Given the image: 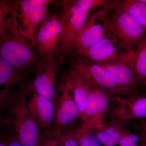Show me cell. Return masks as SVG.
<instances>
[{
    "mask_svg": "<svg viewBox=\"0 0 146 146\" xmlns=\"http://www.w3.org/2000/svg\"><path fill=\"white\" fill-rule=\"evenodd\" d=\"M63 133L56 129V132L48 136L42 137L38 146H64L63 139Z\"/></svg>",
    "mask_w": 146,
    "mask_h": 146,
    "instance_id": "obj_26",
    "label": "cell"
},
{
    "mask_svg": "<svg viewBox=\"0 0 146 146\" xmlns=\"http://www.w3.org/2000/svg\"><path fill=\"white\" fill-rule=\"evenodd\" d=\"M3 122V119L1 115V114H0V125L2 124Z\"/></svg>",
    "mask_w": 146,
    "mask_h": 146,
    "instance_id": "obj_31",
    "label": "cell"
},
{
    "mask_svg": "<svg viewBox=\"0 0 146 146\" xmlns=\"http://www.w3.org/2000/svg\"><path fill=\"white\" fill-rule=\"evenodd\" d=\"M114 39L106 35L99 42L86 49L74 52L72 56H81L97 64L112 61L125 52Z\"/></svg>",
    "mask_w": 146,
    "mask_h": 146,
    "instance_id": "obj_13",
    "label": "cell"
},
{
    "mask_svg": "<svg viewBox=\"0 0 146 146\" xmlns=\"http://www.w3.org/2000/svg\"><path fill=\"white\" fill-rule=\"evenodd\" d=\"M100 14L99 9L98 12L89 15L86 25L79 36L74 52L88 48L106 36L104 27L98 19Z\"/></svg>",
    "mask_w": 146,
    "mask_h": 146,
    "instance_id": "obj_16",
    "label": "cell"
},
{
    "mask_svg": "<svg viewBox=\"0 0 146 146\" xmlns=\"http://www.w3.org/2000/svg\"><path fill=\"white\" fill-rule=\"evenodd\" d=\"M63 33V23L58 13H48L35 36V46L40 58L58 57Z\"/></svg>",
    "mask_w": 146,
    "mask_h": 146,
    "instance_id": "obj_7",
    "label": "cell"
},
{
    "mask_svg": "<svg viewBox=\"0 0 146 146\" xmlns=\"http://www.w3.org/2000/svg\"><path fill=\"white\" fill-rule=\"evenodd\" d=\"M98 19L106 34L127 52L134 49L146 36V29L122 8L119 1L108 10L101 9Z\"/></svg>",
    "mask_w": 146,
    "mask_h": 146,
    "instance_id": "obj_3",
    "label": "cell"
},
{
    "mask_svg": "<svg viewBox=\"0 0 146 146\" xmlns=\"http://www.w3.org/2000/svg\"><path fill=\"white\" fill-rule=\"evenodd\" d=\"M70 67L97 86L117 96L127 98L138 94L120 85L104 67L82 56H72Z\"/></svg>",
    "mask_w": 146,
    "mask_h": 146,
    "instance_id": "obj_6",
    "label": "cell"
},
{
    "mask_svg": "<svg viewBox=\"0 0 146 146\" xmlns=\"http://www.w3.org/2000/svg\"><path fill=\"white\" fill-rule=\"evenodd\" d=\"M124 123L111 120L109 123H106L102 127L93 130L99 138L103 146H117L119 145L126 129Z\"/></svg>",
    "mask_w": 146,
    "mask_h": 146,
    "instance_id": "obj_17",
    "label": "cell"
},
{
    "mask_svg": "<svg viewBox=\"0 0 146 146\" xmlns=\"http://www.w3.org/2000/svg\"><path fill=\"white\" fill-rule=\"evenodd\" d=\"M128 52L134 72L142 86L146 87V36Z\"/></svg>",
    "mask_w": 146,
    "mask_h": 146,
    "instance_id": "obj_19",
    "label": "cell"
},
{
    "mask_svg": "<svg viewBox=\"0 0 146 146\" xmlns=\"http://www.w3.org/2000/svg\"><path fill=\"white\" fill-rule=\"evenodd\" d=\"M122 8L134 17L146 29V3L141 0L119 1Z\"/></svg>",
    "mask_w": 146,
    "mask_h": 146,
    "instance_id": "obj_21",
    "label": "cell"
},
{
    "mask_svg": "<svg viewBox=\"0 0 146 146\" xmlns=\"http://www.w3.org/2000/svg\"><path fill=\"white\" fill-rule=\"evenodd\" d=\"M119 104L108 118L125 123L132 119H146V93L139 94L125 99L119 97Z\"/></svg>",
    "mask_w": 146,
    "mask_h": 146,
    "instance_id": "obj_12",
    "label": "cell"
},
{
    "mask_svg": "<svg viewBox=\"0 0 146 146\" xmlns=\"http://www.w3.org/2000/svg\"><path fill=\"white\" fill-rule=\"evenodd\" d=\"M27 91L28 87L18 93L0 89V114L10 123L22 146H38L41 136L28 106Z\"/></svg>",
    "mask_w": 146,
    "mask_h": 146,
    "instance_id": "obj_1",
    "label": "cell"
},
{
    "mask_svg": "<svg viewBox=\"0 0 146 146\" xmlns=\"http://www.w3.org/2000/svg\"><path fill=\"white\" fill-rule=\"evenodd\" d=\"M136 125L142 133H146V119L141 120Z\"/></svg>",
    "mask_w": 146,
    "mask_h": 146,
    "instance_id": "obj_28",
    "label": "cell"
},
{
    "mask_svg": "<svg viewBox=\"0 0 146 146\" xmlns=\"http://www.w3.org/2000/svg\"><path fill=\"white\" fill-rule=\"evenodd\" d=\"M16 13L9 19L0 33V57L28 72L40 57L33 43L21 33Z\"/></svg>",
    "mask_w": 146,
    "mask_h": 146,
    "instance_id": "obj_2",
    "label": "cell"
},
{
    "mask_svg": "<svg viewBox=\"0 0 146 146\" xmlns=\"http://www.w3.org/2000/svg\"><path fill=\"white\" fill-rule=\"evenodd\" d=\"M2 125H0V146H7L5 140L2 133Z\"/></svg>",
    "mask_w": 146,
    "mask_h": 146,
    "instance_id": "obj_29",
    "label": "cell"
},
{
    "mask_svg": "<svg viewBox=\"0 0 146 146\" xmlns=\"http://www.w3.org/2000/svg\"><path fill=\"white\" fill-rule=\"evenodd\" d=\"M51 0H18L16 16L19 30L35 46L37 30L48 13Z\"/></svg>",
    "mask_w": 146,
    "mask_h": 146,
    "instance_id": "obj_8",
    "label": "cell"
},
{
    "mask_svg": "<svg viewBox=\"0 0 146 146\" xmlns=\"http://www.w3.org/2000/svg\"><path fill=\"white\" fill-rule=\"evenodd\" d=\"M29 87L32 93L27 102L29 110L38 125L42 129L48 128L54 123L55 106L51 101L36 94Z\"/></svg>",
    "mask_w": 146,
    "mask_h": 146,
    "instance_id": "obj_14",
    "label": "cell"
},
{
    "mask_svg": "<svg viewBox=\"0 0 146 146\" xmlns=\"http://www.w3.org/2000/svg\"><path fill=\"white\" fill-rule=\"evenodd\" d=\"M117 1L110 0H74L73 2L82 10L89 12L97 8L108 10L115 5Z\"/></svg>",
    "mask_w": 146,
    "mask_h": 146,
    "instance_id": "obj_23",
    "label": "cell"
},
{
    "mask_svg": "<svg viewBox=\"0 0 146 146\" xmlns=\"http://www.w3.org/2000/svg\"><path fill=\"white\" fill-rule=\"evenodd\" d=\"M59 3L60 9L58 13L63 22V33L58 57L63 62L67 58L71 56L75 49L89 12L82 10L73 1H62Z\"/></svg>",
    "mask_w": 146,
    "mask_h": 146,
    "instance_id": "obj_4",
    "label": "cell"
},
{
    "mask_svg": "<svg viewBox=\"0 0 146 146\" xmlns=\"http://www.w3.org/2000/svg\"><path fill=\"white\" fill-rule=\"evenodd\" d=\"M60 93L55 100L54 124L57 130L69 131L73 124L80 118V111L72 96L70 87L63 80L58 86Z\"/></svg>",
    "mask_w": 146,
    "mask_h": 146,
    "instance_id": "obj_10",
    "label": "cell"
},
{
    "mask_svg": "<svg viewBox=\"0 0 146 146\" xmlns=\"http://www.w3.org/2000/svg\"><path fill=\"white\" fill-rule=\"evenodd\" d=\"M109 71L121 86L140 93L142 86L131 66L129 52H124L116 59L104 64H98Z\"/></svg>",
    "mask_w": 146,
    "mask_h": 146,
    "instance_id": "obj_11",
    "label": "cell"
},
{
    "mask_svg": "<svg viewBox=\"0 0 146 146\" xmlns=\"http://www.w3.org/2000/svg\"><path fill=\"white\" fill-rule=\"evenodd\" d=\"M28 72L14 67L0 57V87L4 86L3 89L8 90L15 84L22 85Z\"/></svg>",
    "mask_w": 146,
    "mask_h": 146,
    "instance_id": "obj_18",
    "label": "cell"
},
{
    "mask_svg": "<svg viewBox=\"0 0 146 146\" xmlns=\"http://www.w3.org/2000/svg\"><path fill=\"white\" fill-rule=\"evenodd\" d=\"M62 61L58 57L51 59L39 58L35 64V78L32 89L40 96L52 102L57 97L55 87Z\"/></svg>",
    "mask_w": 146,
    "mask_h": 146,
    "instance_id": "obj_9",
    "label": "cell"
},
{
    "mask_svg": "<svg viewBox=\"0 0 146 146\" xmlns=\"http://www.w3.org/2000/svg\"><path fill=\"white\" fill-rule=\"evenodd\" d=\"M63 80L70 87L79 110L80 118L82 122L85 116L89 95V89L86 80L80 73L70 67Z\"/></svg>",
    "mask_w": 146,
    "mask_h": 146,
    "instance_id": "obj_15",
    "label": "cell"
},
{
    "mask_svg": "<svg viewBox=\"0 0 146 146\" xmlns=\"http://www.w3.org/2000/svg\"><path fill=\"white\" fill-rule=\"evenodd\" d=\"M70 130L80 146H103L94 131L82 122L77 127Z\"/></svg>",
    "mask_w": 146,
    "mask_h": 146,
    "instance_id": "obj_20",
    "label": "cell"
},
{
    "mask_svg": "<svg viewBox=\"0 0 146 146\" xmlns=\"http://www.w3.org/2000/svg\"><path fill=\"white\" fill-rule=\"evenodd\" d=\"M1 131L7 146H23L19 142L10 123L5 119H3Z\"/></svg>",
    "mask_w": 146,
    "mask_h": 146,
    "instance_id": "obj_24",
    "label": "cell"
},
{
    "mask_svg": "<svg viewBox=\"0 0 146 146\" xmlns=\"http://www.w3.org/2000/svg\"><path fill=\"white\" fill-rule=\"evenodd\" d=\"M63 139L64 146H80L70 130L63 133Z\"/></svg>",
    "mask_w": 146,
    "mask_h": 146,
    "instance_id": "obj_27",
    "label": "cell"
},
{
    "mask_svg": "<svg viewBox=\"0 0 146 146\" xmlns=\"http://www.w3.org/2000/svg\"><path fill=\"white\" fill-rule=\"evenodd\" d=\"M83 77L88 85L89 95L85 116L82 122L91 130H95L104 125L110 114L117 106L119 96Z\"/></svg>",
    "mask_w": 146,
    "mask_h": 146,
    "instance_id": "obj_5",
    "label": "cell"
},
{
    "mask_svg": "<svg viewBox=\"0 0 146 146\" xmlns=\"http://www.w3.org/2000/svg\"><path fill=\"white\" fill-rule=\"evenodd\" d=\"M119 146H146V142L140 135L131 133L126 129L120 141Z\"/></svg>",
    "mask_w": 146,
    "mask_h": 146,
    "instance_id": "obj_25",
    "label": "cell"
},
{
    "mask_svg": "<svg viewBox=\"0 0 146 146\" xmlns=\"http://www.w3.org/2000/svg\"><path fill=\"white\" fill-rule=\"evenodd\" d=\"M139 135L142 136V137L145 139V141L146 142V133H142V132H141Z\"/></svg>",
    "mask_w": 146,
    "mask_h": 146,
    "instance_id": "obj_30",
    "label": "cell"
},
{
    "mask_svg": "<svg viewBox=\"0 0 146 146\" xmlns=\"http://www.w3.org/2000/svg\"><path fill=\"white\" fill-rule=\"evenodd\" d=\"M141 1H142V2H143L146 3V0H141Z\"/></svg>",
    "mask_w": 146,
    "mask_h": 146,
    "instance_id": "obj_32",
    "label": "cell"
},
{
    "mask_svg": "<svg viewBox=\"0 0 146 146\" xmlns=\"http://www.w3.org/2000/svg\"><path fill=\"white\" fill-rule=\"evenodd\" d=\"M18 1L0 0V33L9 19L18 10Z\"/></svg>",
    "mask_w": 146,
    "mask_h": 146,
    "instance_id": "obj_22",
    "label": "cell"
}]
</instances>
